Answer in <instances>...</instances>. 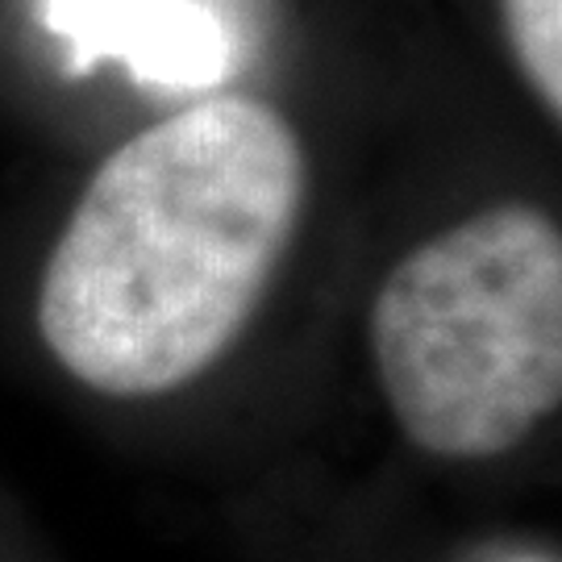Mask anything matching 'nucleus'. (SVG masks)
<instances>
[{
	"label": "nucleus",
	"instance_id": "nucleus-3",
	"mask_svg": "<svg viewBox=\"0 0 562 562\" xmlns=\"http://www.w3.org/2000/svg\"><path fill=\"white\" fill-rule=\"evenodd\" d=\"M501 13L513 59L562 121V0H501Z\"/></svg>",
	"mask_w": 562,
	"mask_h": 562
},
{
	"label": "nucleus",
	"instance_id": "nucleus-2",
	"mask_svg": "<svg viewBox=\"0 0 562 562\" xmlns=\"http://www.w3.org/2000/svg\"><path fill=\"white\" fill-rule=\"evenodd\" d=\"M383 401L425 454H508L562 408V229L492 204L408 250L371 304Z\"/></svg>",
	"mask_w": 562,
	"mask_h": 562
},
{
	"label": "nucleus",
	"instance_id": "nucleus-1",
	"mask_svg": "<svg viewBox=\"0 0 562 562\" xmlns=\"http://www.w3.org/2000/svg\"><path fill=\"white\" fill-rule=\"evenodd\" d=\"M304 150L250 97L130 138L92 176L42 271L50 355L104 396H162L238 341L296 234Z\"/></svg>",
	"mask_w": 562,
	"mask_h": 562
}]
</instances>
